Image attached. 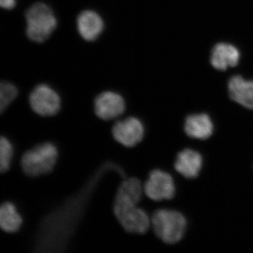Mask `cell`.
Masks as SVG:
<instances>
[{"label": "cell", "instance_id": "cell-16", "mask_svg": "<svg viewBox=\"0 0 253 253\" xmlns=\"http://www.w3.org/2000/svg\"><path fill=\"white\" fill-rule=\"evenodd\" d=\"M14 148L9 139L0 136V173L6 172L11 167Z\"/></svg>", "mask_w": 253, "mask_h": 253}, {"label": "cell", "instance_id": "cell-11", "mask_svg": "<svg viewBox=\"0 0 253 253\" xmlns=\"http://www.w3.org/2000/svg\"><path fill=\"white\" fill-rule=\"evenodd\" d=\"M186 135L192 139L206 140L214 132V124L206 113L191 115L186 118L184 126Z\"/></svg>", "mask_w": 253, "mask_h": 253}, {"label": "cell", "instance_id": "cell-3", "mask_svg": "<svg viewBox=\"0 0 253 253\" xmlns=\"http://www.w3.org/2000/svg\"><path fill=\"white\" fill-rule=\"evenodd\" d=\"M57 148L51 143L37 145L28 150L21 158V167L26 175L36 177L49 174L57 162Z\"/></svg>", "mask_w": 253, "mask_h": 253}, {"label": "cell", "instance_id": "cell-8", "mask_svg": "<svg viewBox=\"0 0 253 253\" xmlns=\"http://www.w3.org/2000/svg\"><path fill=\"white\" fill-rule=\"evenodd\" d=\"M94 112L104 121H111L121 116L126 110V102L121 95L114 91L101 93L94 101Z\"/></svg>", "mask_w": 253, "mask_h": 253}, {"label": "cell", "instance_id": "cell-4", "mask_svg": "<svg viewBox=\"0 0 253 253\" xmlns=\"http://www.w3.org/2000/svg\"><path fill=\"white\" fill-rule=\"evenodd\" d=\"M26 34L31 41L41 43L46 41L56 29L57 21L48 5L38 2L26 11Z\"/></svg>", "mask_w": 253, "mask_h": 253}, {"label": "cell", "instance_id": "cell-1", "mask_svg": "<svg viewBox=\"0 0 253 253\" xmlns=\"http://www.w3.org/2000/svg\"><path fill=\"white\" fill-rule=\"evenodd\" d=\"M144 186L135 177L123 181L118 187L113 204V212L123 229L132 234H143L151 226V218L139 205Z\"/></svg>", "mask_w": 253, "mask_h": 253}, {"label": "cell", "instance_id": "cell-13", "mask_svg": "<svg viewBox=\"0 0 253 253\" xmlns=\"http://www.w3.org/2000/svg\"><path fill=\"white\" fill-rule=\"evenodd\" d=\"M77 26L82 38L89 42L97 39L104 27L102 18L91 10H86L80 14L77 19Z\"/></svg>", "mask_w": 253, "mask_h": 253}, {"label": "cell", "instance_id": "cell-10", "mask_svg": "<svg viewBox=\"0 0 253 253\" xmlns=\"http://www.w3.org/2000/svg\"><path fill=\"white\" fill-rule=\"evenodd\" d=\"M230 98L246 109L253 110V81L241 76H233L228 83Z\"/></svg>", "mask_w": 253, "mask_h": 253}, {"label": "cell", "instance_id": "cell-6", "mask_svg": "<svg viewBox=\"0 0 253 253\" xmlns=\"http://www.w3.org/2000/svg\"><path fill=\"white\" fill-rule=\"evenodd\" d=\"M144 192L154 201L171 200L175 196L176 188L170 174L161 169H154L144 184Z\"/></svg>", "mask_w": 253, "mask_h": 253}, {"label": "cell", "instance_id": "cell-5", "mask_svg": "<svg viewBox=\"0 0 253 253\" xmlns=\"http://www.w3.org/2000/svg\"><path fill=\"white\" fill-rule=\"evenodd\" d=\"M29 102L33 111L43 117L55 116L61 109L59 95L45 84H39L35 87L30 94Z\"/></svg>", "mask_w": 253, "mask_h": 253}, {"label": "cell", "instance_id": "cell-7", "mask_svg": "<svg viewBox=\"0 0 253 253\" xmlns=\"http://www.w3.org/2000/svg\"><path fill=\"white\" fill-rule=\"evenodd\" d=\"M144 126L140 120L134 117L126 118L118 121L113 126L112 134L115 140L126 147H134L142 141Z\"/></svg>", "mask_w": 253, "mask_h": 253}, {"label": "cell", "instance_id": "cell-12", "mask_svg": "<svg viewBox=\"0 0 253 253\" xmlns=\"http://www.w3.org/2000/svg\"><path fill=\"white\" fill-rule=\"evenodd\" d=\"M241 54L235 46L228 43H219L213 47L211 63L218 71H226L239 63Z\"/></svg>", "mask_w": 253, "mask_h": 253}, {"label": "cell", "instance_id": "cell-17", "mask_svg": "<svg viewBox=\"0 0 253 253\" xmlns=\"http://www.w3.org/2000/svg\"><path fill=\"white\" fill-rule=\"evenodd\" d=\"M16 0H0V8L4 9H12L16 6Z\"/></svg>", "mask_w": 253, "mask_h": 253}, {"label": "cell", "instance_id": "cell-14", "mask_svg": "<svg viewBox=\"0 0 253 253\" xmlns=\"http://www.w3.org/2000/svg\"><path fill=\"white\" fill-rule=\"evenodd\" d=\"M23 218L12 203L0 205V229L8 233H15L21 229Z\"/></svg>", "mask_w": 253, "mask_h": 253}, {"label": "cell", "instance_id": "cell-9", "mask_svg": "<svg viewBox=\"0 0 253 253\" xmlns=\"http://www.w3.org/2000/svg\"><path fill=\"white\" fill-rule=\"evenodd\" d=\"M203 163L204 159L199 152L192 149H184L177 154L174 168L184 178L195 179L199 175Z\"/></svg>", "mask_w": 253, "mask_h": 253}, {"label": "cell", "instance_id": "cell-2", "mask_svg": "<svg viewBox=\"0 0 253 253\" xmlns=\"http://www.w3.org/2000/svg\"><path fill=\"white\" fill-rule=\"evenodd\" d=\"M155 234L168 244L179 242L185 234L187 222L181 213L172 210H158L151 218Z\"/></svg>", "mask_w": 253, "mask_h": 253}, {"label": "cell", "instance_id": "cell-15", "mask_svg": "<svg viewBox=\"0 0 253 253\" xmlns=\"http://www.w3.org/2000/svg\"><path fill=\"white\" fill-rule=\"evenodd\" d=\"M18 95V89L12 83L0 81V114L4 113L6 108Z\"/></svg>", "mask_w": 253, "mask_h": 253}]
</instances>
